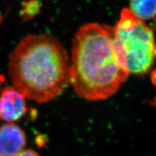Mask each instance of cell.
<instances>
[{
    "instance_id": "cell-1",
    "label": "cell",
    "mask_w": 156,
    "mask_h": 156,
    "mask_svg": "<svg viewBox=\"0 0 156 156\" xmlns=\"http://www.w3.org/2000/svg\"><path fill=\"white\" fill-rule=\"evenodd\" d=\"M113 35L111 27L90 23L81 26L73 38L69 81L83 98H109L129 76L116 57Z\"/></svg>"
},
{
    "instance_id": "cell-2",
    "label": "cell",
    "mask_w": 156,
    "mask_h": 156,
    "mask_svg": "<svg viewBox=\"0 0 156 156\" xmlns=\"http://www.w3.org/2000/svg\"><path fill=\"white\" fill-rule=\"evenodd\" d=\"M8 67L13 87L38 103L55 99L70 83L67 51L48 34L23 38L11 53Z\"/></svg>"
},
{
    "instance_id": "cell-3",
    "label": "cell",
    "mask_w": 156,
    "mask_h": 156,
    "mask_svg": "<svg viewBox=\"0 0 156 156\" xmlns=\"http://www.w3.org/2000/svg\"><path fill=\"white\" fill-rule=\"evenodd\" d=\"M113 30L114 49L121 66L129 74L147 72L154 64L156 51L152 29L125 8Z\"/></svg>"
},
{
    "instance_id": "cell-4",
    "label": "cell",
    "mask_w": 156,
    "mask_h": 156,
    "mask_svg": "<svg viewBox=\"0 0 156 156\" xmlns=\"http://www.w3.org/2000/svg\"><path fill=\"white\" fill-rule=\"evenodd\" d=\"M28 111L26 98L13 86L5 87L0 94V119L9 123L21 120Z\"/></svg>"
},
{
    "instance_id": "cell-5",
    "label": "cell",
    "mask_w": 156,
    "mask_h": 156,
    "mask_svg": "<svg viewBox=\"0 0 156 156\" xmlns=\"http://www.w3.org/2000/svg\"><path fill=\"white\" fill-rule=\"evenodd\" d=\"M24 131L14 123L0 126V156H16L26 145Z\"/></svg>"
},
{
    "instance_id": "cell-6",
    "label": "cell",
    "mask_w": 156,
    "mask_h": 156,
    "mask_svg": "<svg viewBox=\"0 0 156 156\" xmlns=\"http://www.w3.org/2000/svg\"><path fill=\"white\" fill-rule=\"evenodd\" d=\"M129 11L143 21L154 18L156 15V0H130Z\"/></svg>"
},
{
    "instance_id": "cell-7",
    "label": "cell",
    "mask_w": 156,
    "mask_h": 156,
    "mask_svg": "<svg viewBox=\"0 0 156 156\" xmlns=\"http://www.w3.org/2000/svg\"><path fill=\"white\" fill-rule=\"evenodd\" d=\"M41 7V0H26L22 2V8L20 14L23 21L30 20L40 12Z\"/></svg>"
},
{
    "instance_id": "cell-8",
    "label": "cell",
    "mask_w": 156,
    "mask_h": 156,
    "mask_svg": "<svg viewBox=\"0 0 156 156\" xmlns=\"http://www.w3.org/2000/svg\"><path fill=\"white\" fill-rule=\"evenodd\" d=\"M16 156H40L38 153H37L35 150L31 149H28L26 150H23Z\"/></svg>"
},
{
    "instance_id": "cell-9",
    "label": "cell",
    "mask_w": 156,
    "mask_h": 156,
    "mask_svg": "<svg viewBox=\"0 0 156 156\" xmlns=\"http://www.w3.org/2000/svg\"><path fill=\"white\" fill-rule=\"evenodd\" d=\"M4 80H5L4 77H3L2 75L0 74V87H1V85H2V84L3 83Z\"/></svg>"
},
{
    "instance_id": "cell-10",
    "label": "cell",
    "mask_w": 156,
    "mask_h": 156,
    "mask_svg": "<svg viewBox=\"0 0 156 156\" xmlns=\"http://www.w3.org/2000/svg\"><path fill=\"white\" fill-rule=\"evenodd\" d=\"M2 20H3V16H2V14L0 13V23H2Z\"/></svg>"
},
{
    "instance_id": "cell-11",
    "label": "cell",
    "mask_w": 156,
    "mask_h": 156,
    "mask_svg": "<svg viewBox=\"0 0 156 156\" xmlns=\"http://www.w3.org/2000/svg\"><path fill=\"white\" fill-rule=\"evenodd\" d=\"M154 22H155V29H156V15L155 16V17L154 18Z\"/></svg>"
}]
</instances>
